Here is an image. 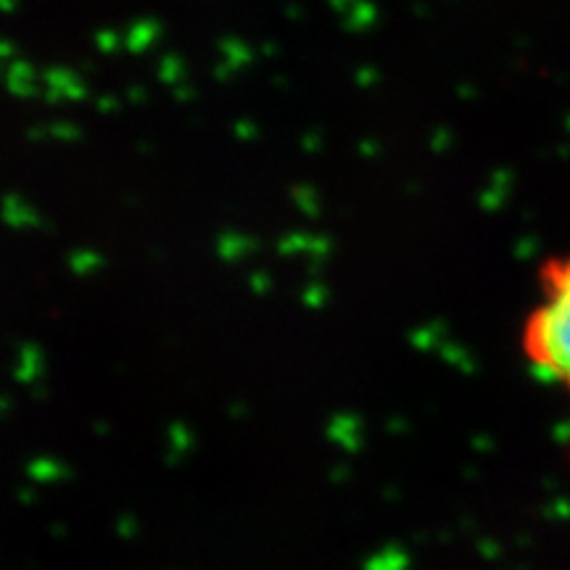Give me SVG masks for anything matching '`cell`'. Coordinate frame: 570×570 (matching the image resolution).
Wrapping results in <instances>:
<instances>
[{"instance_id": "1", "label": "cell", "mask_w": 570, "mask_h": 570, "mask_svg": "<svg viewBox=\"0 0 570 570\" xmlns=\"http://www.w3.org/2000/svg\"><path fill=\"white\" fill-rule=\"evenodd\" d=\"M523 348L541 375L570 391V252L541 273V298L525 320Z\"/></svg>"}]
</instances>
